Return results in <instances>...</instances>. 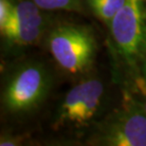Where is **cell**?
<instances>
[{"instance_id": "cell-5", "label": "cell", "mask_w": 146, "mask_h": 146, "mask_svg": "<svg viewBox=\"0 0 146 146\" xmlns=\"http://www.w3.org/2000/svg\"><path fill=\"white\" fill-rule=\"evenodd\" d=\"M104 95V86L97 79H89L69 90L60 109V119L83 124L97 113Z\"/></svg>"}, {"instance_id": "cell-6", "label": "cell", "mask_w": 146, "mask_h": 146, "mask_svg": "<svg viewBox=\"0 0 146 146\" xmlns=\"http://www.w3.org/2000/svg\"><path fill=\"white\" fill-rule=\"evenodd\" d=\"M33 1H22L13 5L9 25H24L31 27H46V18ZM3 30V29H2Z\"/></svg>"}, {"instance_id": "cell-8", "label": "cell", "mask_w": 146, "mask_h": 146, "mask_svg": "<svg viewBox=\"0 0 146 146\" xmlns=\"http://www.w3.org/2000/svg\"><path fill=\"white\" fill-rule=\"evenodd\" d=\"M89 7L96 15L106 23H111L125 0H87Z\"/></svg>"}, {"instance_id": "cell-9", "label": "cell", "mask_w": 146, "mask_h": 146, "mask_svg": "<svg viewBox=\"0 0 146 146\" xmlns=\"http://www.w3.org/2000/svg\"><path fill=\"white\" fill-rule=\"evenodd\" d=\"M42 10L54 11H79L81 9L80 0H33Z\"/></svg>"}, {"instance_id": "cell-3", "label": "cell", "mask_w": 146, "mask_h": 146, "mask_svg": "<svg viewBox=\"0 0 146 146\" xmlns=\"http://www.w3.org/2000/svg\"><path fill=\"white\" fill-rule=\"evenodd\" d=\"M49 88V75L45 68L30 64L20 68L5 87L4 106L11 113L26 112L36 106Z\"/></svg>"}, {"instance_id": "cell-2", "label": "cell", "mask_w": 146, "mask_h": 146, "mask_svg": "<svg viewBox=\"0 0 146 146\" xmlns=\"http://www.w3.org/2000/svg\"><path fill=\"white\" fill-rule=\"evenodd\" d=\"M118 50L132 62L146 48V7L144 0H125L110 23Z\"/></svg>"}, {"instance_id": "cell-4", "label": "cell", "mask_w": 146, "mask_h": 146, "mask_svg": "<svg viewBox=\"0 0 146 146\" xmlns=\"http://www.w3.org/2000/svg\"><path fill=\"white\" fill-rule=\"evenodd\" d=\"M101 141L110 146H146V113L131 101L106 124Z\"/></svg>"}, {"instance_id": "cell-1", "label": "cell", "mask_w": 146, "mask_h": 146, "mask_svg": "<svg viewBox=\"0 0 146 146\" xmlns=\"http://www.w3.org/2000/svg\"><path fill=\"white\" fill-rule=\"evenodd\" d=\"M48 48L64 70L76 74L90 66L95 54L96 42L87 29L75 25H62L49 34Z\"/></svg>"}, {"instance_id": "cell-7", "label": "cell", "mask_w": 146, "mask_h": 146, "mask_svg": "<svg viewBox=\"0 0 146 146\" xmlns=\"http://www.w3.org/2000/svg\"><path fill=\"white\" fill-rule=\"evenodd\" d=\"M46 27H31L24 25H9L1 30L2 36L17 46H29L36 43L43 35Z\"/></svg>"}, {"instance_id": "cell-10", "label": "cell", "mask_w": 146, "mask_h": 146, "mask_svg": "<svg viewBox=\"0 0 146 146\" xmlns=\"http://www.w3.org/2000/svg\"><path fill=\"white\" fill-rule=\"evenodd\" d=\"M13 5L10 0H0V31L6 27L13 13Z\"/></svg>"}, {"instance_id": "cell-12", "label": "cell", "mask_w": 146, "mask_h": 146, "mask_svg": "<svg viewBox=\"0 0 146 146\" xmlns=\"http://www.w3.org/2000/svg\"><path fill=\"white\" fill-rule=\"evenodd\" d=\"M144 1H145V7H146V0H144Z\"/></svg>"}, {"instance_id": "cell-11", "label": "cell", "mask_w": 146, "mask_h": 146, "mask_svg": "<svg viewBox=\"0 0 146 146\" xmlns=\"http://www.w3.org/2000/svg\"><path fill=\"white\" fill-rule=\"evenodd\" d=\"M141 78L138 79L137 84H138V88L141 91V94L142 96V103H141L142 108L146 113V68L143 70V73Z\"/></svg>"}]
</instances>
